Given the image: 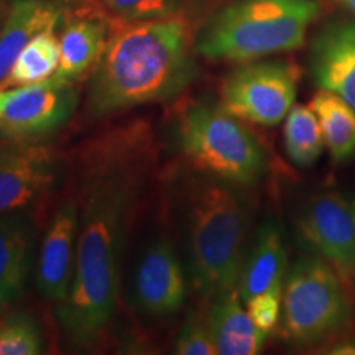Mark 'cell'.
Returning a JSON list of instances; mask_svg holds the SVG:
<instances>
[{
  "instance_id": "2",
  "label": "cell",
  "mask_w": 355,
  "mask_h": 355,
  "mask_svg": "<svg viewBox=\"0 0 355 355\" xmlns=\"http://www.w3.org/2000/svg\"><path fill=\"white\" fill-rule=\"evenodd\" d=\"M194 42L180 15L122 21L92 69L86 112L105 119L183 94L199 73Z\"/></svg>"
},
{
  "instance_id": "3",
  "label": "cell",
  "mask_w": 355,
  "mask_h": 355,
  "mask_svg": "<svg viewBox=\"0 0 355 355\" xmlns=\"http://www.w3.org/2000/svg\"><path fill=\"white\" fill-rule=\"evenodd\" d=\"M178 178L186 272L196 295L211 303L237 288L250 247L252 206L242 186L198 170Z\"/></svg>"
},
{
  "instance_id": "25",
  "label": "cell",
  "mask_w": 355,
  "mask_h": 355,
  "mask_svg": "<svg viewBox=\"0 0 355 355\" xmlns=\"http://www.w3.org/2000/svg\"><path fill=\"white\" fill-rule=\"evenodd\" d=\"M252 321L261 331L270 332L282 316V293H261L245 301Z\"/></svg>"
},
{
  "instance_id": "16",
  "label": "cell",
  "mask_w": 355,
  "mask_h": 355,
  "mask_svg": "<svg viewBox=\"0 0 355 355\" xmlns=\"http://www.w3.org/2000/svg\"><path fill=\"white\" fill-rule=\"evenodd\" d=\"M35 227L25 212L0 216V308L19 300L33 265Z\"/></svg>"
},
{
  "instance_id": "30",
  "label": "cell",
  "mask_w": 355,
  "mask_h": 355,
  "mask_svg": "<svg viewBox=\"0 0 355 355\" xmlns=\"http://www.w3.org/2000/svg\"><path fill=\"white\" fill-rule=\"evenodd\" d=\"M354 293H355V279H354Z\"/></svg>"
},
{
  "instance_id": "4",
  "label": "cell",
  "mask_w": 355,
  "mask_h": 355,
  "mask_svg": "<svg viewBox=\"0 0 355 355\" xmlns=\"http://www.w3.org/2000/svg\"><path fill=\"white\" fill-rule=\"evenodd\" d=\"M321 13L318 0H232L196 35V51L211 61L250 63L298 50Z\"/></svg>"
},
{
  "instance_id": "8",
  "label": "cell",
  "mask_w": 355,
  "mask_h": 355,
  "mask_svg": "<svg viewBox=\"0 0 355 355\" xmlns=\"http://www.w3.org/2000/svg\"><path fill=\"white\" fill-rule=\"evenodd\" d=\"M300 247L326 261L354 293L355 222L354 209L336 189H322L303 202L296 214Z\"/></svg>"
},
{
  "instance_id": "28",
  "label": "cell",
  "mask_w": 355,
  "mask_h": 355,
  "mask_svg": "<svg viewBox=\"0 0 355 355\" xmlns=\"http://www.w3.org/2000/svg\"><path fill=\"white\" fill-rule=\"evenodd\" d=\"M2 99H3V92L0 91V112H2Z\"/></svg>"
},
{
  "instance_id": "29",
  "label": "cell",
  "mask_w": 355,
  "mask_h": 355,
  "mask_svg": "<svg viewBox=\"0 0 355 355\" xmlns=\"http://www.w3.org/2000/svg\"><path fill=\"white\" fill-rule=\"evenodd\" d=\"M352 209H354V222H355V204H354V207H352Z\"/></svg>"
},
{
  "instance_id": "27",
  "label": "cell",
  "mask_w": 355,
  "mask_h": 355,
  "mask_svg": "<svg viewBox=\"0 0 355 355\" xmlns=\"http://www.w3.org/2000/svg\"><path fill=\"white\" fill-rule=\"evenodd\" d=\"M336 3H339L344 10H347L350 15L355 17V0H336Z\"/></svg>"
},
{
  "instance_id": "6",
  "label": "cell",
  "mask_w": 355,
  "mask_h": 355,
  "mask_svg": "<svg viewBox=\"0 0 355 355\" xmlns=\"http://www.w3.org/2000/svg\"><path fill=\"white\" fill-rule=\"evenodd\" d=\"M326 261L304 252L286 273L279 332L295 347H326L352 326V301Z\"/></svg>"
},
{
  "instance_id": "11",
  "label": "cell",
  "mask_w": 355,
  "mask_h": 355,
  "mask_svg": "<svg viewBox=\"0 0 355 355\" xmlns=\"http://www.w3.org/2000/svg\"><path fill=\"white\" fill-rule=\"evenodd\" d=\"M188 279L175 243L168 235H158L144 248L133 273L137 308L153 319L173 316L183 308Z\"/></svg>"
},
{
  "instance_id": "22",
  "label": "cell",
  "mask_w": 355,
  "mask_h": 355,
  "mask_svg": "<svg viewBox=\"0 0 355 355\" xmlns=\"http://www.w3.org/2000/svg\"><path fill=\"white\" fill-rule=\"evenodd\" d=\"M43 339L38 322L25 313L0 318V355H38Z\"/></svg>"
},
{
  "instance_id": "1",
  "label": "cell",
  "mask_w": 355,
  "mask_h": 355,
  "mask_svg": "<svg viewBox=\"0 0 355 355\" xmlns=\"http://www.w3.org/2000/svg\"><path fill=\"white\" fill-rule=\"evenodd\" d=\"M155 165L153 133L140 121L110 128L79 150L73 194L76 268L68 298L55 308L56 321L74 347H94L112 326L122 261Z\"/></svg>"
},
{
  "instance_id": "20",
  "label": "cell",
  "mask_w": 355,
  "mask_h": 355,
  "mask_svg": "<svg viewBox=\"0 0 355 355\" xmlns=\"http://www.w3.org/2000/svg\"><path fill=\"white\" fill-rule=\"evenodd\" d=\"M60 66V38L55 30H44L21 50L0 91L24 87L55 76Z\"/></svg>"
},
{
  "instance_id": "19",
  "label": "cell",
  "mask_w": 355,
  "mask_h": 355,
  "mask_svg": "<svg viewBox=\"0 0 355 355\" xmlns=\"http://www.w3.org/2000/svg\"><path fill=\"white\" fill-rule=\"evenodd\" d=\"M321 125L324 145L336 165L355 158V109L334 92L319 89L309 102Z\"/></svg>"
},
{
  "instance_id": "9",
  "label": "cell",
  "mask_w": 355,
  "mask_h": 355,
  "mask_svg": "<svg viewBox=\"0 0 355 355\" xmlns=\"http://www.w3.org/2000/svg\"><path fill=\"white\" fill-rule=\"evenodd\" d=\"M66 176L63 155L42 140L12 139L0 145V216L48 201Z\"/></svg>"
},
{
  "instance_id": "17",
  "label": "cell",
  "mask_w": 355,
  "mask_h": 355,
  "mask_svg": "<svg viewBox=\"0 0 355 355\" xmlns=\"http://www.w3.org/2000/svg\"><path fill=\"white\" fill-rule=\"evenodd\" d=\"M206 321L219 355H255L268 337L243 309L237 288L211 301Z\"/></svg>"
},
{
  "instance_id": "14",
  "label": "cell",
  "mask_w": 355,
  "mask_h": 355,
  "mask_svg": "<svg viewBox=\"0 0 355 355\" xmlns=\"http://www.w3.org/2000/svg\"><path fill=\"white\" fill-rule=\"evenodd\" d=\"M288 273V255L282 230L266 220L257 230L242 263L237 291L243 303L261 293H283Z\"/></svg>"
},
{
  "instance_id": "12",
  "label": "cell",
  "mask_w": 355,
  "mask_h": 355,
  "mask_svg": "<svg viewBox=\"0 0 355 355\" xmlns=\"http://www.w3.org/2000/svg\"><path fill=\"white\" fill-rule=\"evenodd\" d=\"M78 250V204L73 196L56 207L40 242L35 263V286L58 308L68 298L74 279Z\"/></svg>"
},
{
  "instance_id": "21",
  "label": "cell",
  "mask_w": 355,
  "mask_h": 355,
  "mask_svg": "<svg viewBox=\"0 0 355 355\" xmlns=\"http://www.w3.org/2000/svg\"><path fill=\"white\" fill-rule=\"evenodd\" d=\"M285 150L293 165L303 170L313 168L324 152V137L321 125L311 105H293L286 115Z\"/></svg>"
},
{
  "instance_id": "10",
  "label": "cell",
  "mask_w": 355,
  "mask_h": 355,
  "mask_svg": "<svg viewBox=\"0 0 355 355\" xmlns=\"http://www.w3.org/2000/svg\"><path fill=\"white\" fill-rule=\"evenodd\" d=\"M0 130L21 140H42L61 130L76 112L74 81L51 76L42 83L2 91Z\"/></svg>"
},
{
  "instance_id": "13",
  "label": "cell",
  "mask_w": 355,
  "mask_h": 355,
  "mask_svg": "<svg viewBox=\"0 0 355 355\" xmlns=\"http://www.w3.org/2000/svg\"><path fill=\"white\" fill-rule=\"evenodd\" d=\"M309 73L319 89L355 109V17L332 19L318 30L309 48Z\"/></svg>"
},
{
  "instance_id": "26",
  "label": "cell",
  "mask_w": 355,
  "mask_h": 355,
  "mask_svg": "<svg viewBox=\"0 0 355 355\" xmlns=\"http://www.w3.org/2000/svg\"><path fill=\"white\" fill-rule=\"evenodd\" d=\"M324 349H326L324 352L329 355H355V332L349 334L347 331Z\"/></svg>"
},
{
  "instance_id": "18",
  "label": "cell",
  "mask_w": 355,
  "mask_h": 355,
  "mask_svg": "<svg viewBox=\"0 0 355 355\" xmlns=\"http://www.w3.org/2000/svg\"><path fill=\"white\" fill-rule=\"evenodd\" d=\"M107 21L97 15H74L63 20L60 37V66L56 76L79 81L96 68L109 42Z\"/></svg>"
},
{
  "instance_id": "24",
  "label": "cell",
  "mask_w": 355,
  "mask_h": 355,
  "mask_svg": "<svg viewBox=\"0 0 355 355\" xmlns=\"http://www.w3.org/2000/svg\"><path fill=\"white\" fill-rule=\"evenodd\" d=\"M173 352L180 355H216L217 350L206 319L198 313H189L176 337Z\"/></svg>"
},
{
  "instance_id": "7",
  "label": "cell",
  "mask_w": 355,
  "mask_h": 355,
  "mask_svg": "<svg viewBox=\"0 0 355 355\" xmlns=\"http://www.w3.org/2000/svg\"><path fill=\"white\" fill-rule=\"evenodd\" d=\"M298 79L300 69L290 61L242 63L222 81L220 102L242 121L275 127L295 105Z\"/></svg>"
},
{
  "instance_id": "23",
  "label": "cell",
  "mask_w": 355,
  "mask_h": 355,
  "mask_svg": "<svg viewBox=\"0 0 355 355\" xmlns=\"http://www.w3.org/2000/svg\"><path fill=\"white\" fill-rule=\"evenodd\" d=\"M123 24L141 20H158L180 15L186 0H96Z\"/></svg>"
},
{
  "instance_id": "5",
  "label": "cell",
  "mask_w": 355,
  "mask_h": 355,
  "mask_svg": "<svg viewBox=\"0 0 355 355\" xmlns=\"http://www.w3.org/2000/svg\"><path fill=\"white\" fill-rule=\"evenodd\" d=\"M175 141L186 162L206 175L242 188L259 184L266 155L242 119L212 97H196L178 110Z\"/></svg>"
},
{
  "instance_id": "15",
  "label": "cell",
  "mask_w": 355,
  "mask_h": 355,
  "mask_svg": "<svg viewBox=\"0 0 355 355\" xmlns=\"http://www.w3.org/2000/svg\"><path fill=\"white\" fill-rule=\"evenodd\" d=\"M64 17L60 0H13L0 28V86L26 44L44 30L58 28Z\"/></svg>"
}]
</instances>
